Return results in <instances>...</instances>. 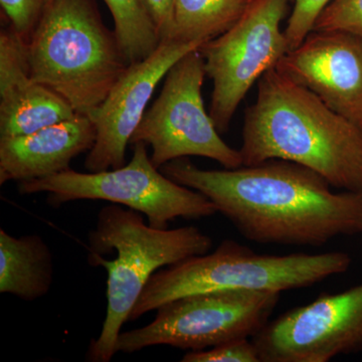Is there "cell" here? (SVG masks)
I'll use <instances>...</instances> for the list:
<instances>
[{"instance_id":"cell-1","label":"cell","mask_w":362,"mask_h":362,"mask_svg":"<svg viewBox=\"0 0 362 362\" xmlns=\"http://www.w3.org/2000/svg\"><path fill=\"white\" fill-rule=\"evenodd\" d=\"M160 170L206 195L252 242L321 247L340 235L362 233V194L334 192L323 176L294 162L273 159L206 170L185 157Z\"/></svg>"},{"instance_id":"cell-2","label":"cell","mask_w":362,"mask_h":362,"mask_svg":"<svg viewBox=\"0 0 362 362\" xmlns=\"http://www.w3.org/2000/svg\"><path fill=\"white\" fill-rule=\"evenodd\" d=\"M243 166L294 162L331 187L362 194V130L275 68L258 81L245 117Z\"/></svg>"},{"instance_id":"cell-3","label":"cell","mask_w":362,"mask_h":362,"mask_svg":"<svg viewBox=\"0 0 362 362\" xmlns=\"http://www.w3.org/2000/svg\"><path fill=\"white\" fill-rule=\"evenodd\" d=\"M89 262L103 266L107 279V310L101 332L90 342L87 358L109 362L123 324L149 279L159 269L209 252L213 240L194 226L168 230L146 223L141 213L119 204L104 206L89 233Z\"/></svg>"},{"instance_id":"cell-4","label":"cell","mask_w":362,"mask_h":362,"mask_svg":"<svg viewBox=\"0 0 362 362\" xmlns=\"http://www.w3.org/2000/svg\"><path fill=\"white\" fill-rule=\"evenodd\" d=\"M25 54L37 82L90 118L129 66L94 0H49Z\"/></svg>"},{"instance_id":"cell-5","label":"cell","mask_w":362,"mask_h":362,"mask_svg":"<svg viewBox=\"0 0 362 362\" xmlns=\"http://www.w3.org/2000/svg\"><path fill=\"white\" fill-rule=\"evenodd\" d=\"M351 258L343 252L259 255L226 240L211 254L190 257L159 269L149 279L130 314V321L161 305L197 293L252 290L282 292L310 287L349 270Z\"/></svg>"},{"instance_id":"cell-6","label":"cell","mask_w":362,"mask_h":362,"mask_svg":"<svg viewBox=\"0 0 362 362\" xmlns=\"http://www.w3.org/2000/svg\"><path fill=\"white\" fill-rule=\"evenodd\" d=\"M146 145L133 144L132 158L121 168L99 173H78L70 168L49 177L18 182V192H47L52 207L82 199L125 206L144 214L150 226L161 230L178 218L197 220L218 214L206 195L159 171L148 156Z\"/></svg>"},{"instance_id":"cell-7","label":"cell","mask_w":362,"mask_h":362,"mask_svg":"<svg viewBox=\"0 0 362 362\" xmlns=\"http://www.w3.org/2000/svg\"><path fill=\"white\" fill-rule=\"evenodd\" d=\"M280 294L228 290L177 298L158 307L151 323L121 332L116 352L133 354L157 345L194 351L252 337L268 323Z\"/></svg>"},{"instance_id":"cell-8","label":"cell","mask_w":362,"mask_h":362,"mask_svg":"<svg viewBox=\"0 0 362 362\" xmlns=\"http://www.w3.org/2000/svg\"><path fill=\"white\" fill-rule=\"evenodd\" d=\"M206 76L199 49L182 57L166 74L160 95L133 133L130 144L150 145L157 168L187 156L213 159L226 169L243 166L240 150L223 141L204 108L202 89Z\"/></svg>"},{"instance_id":"cell-9","label":"cell","mask_w":362,"mask_h":362,"mask_svg":"<svg viewBox=\"0 0 362 362\" xmlns=\"http://www.w3.org/2000/svg\"><path fill=\"white\" fill-rule=\"evenodd\" d=\"M292 0H255L235 25L199 47L207 77L213 81L209 115L226 133L255 83L276 68L290 51L281 30Z\"/></svg>"},{"instance_id":"cell-10","label":"cell","mask_w":362,"mask_h":362,"mask_svg":"<svg viewBox=\"0 0 362 362\" xmlns=\"http://www.w3.org/2000/svg\"><path fill=\"white\" fill-rule=\"evenodd\" d=\"M263 362H327L362 350V285L286 312L252 338Z\"/></svg>"},{"instance_id":"cell-11","label":"cell","mask_w":362,"mask_h":362,"mask_svg":"<svg viewBox=\"0 0 362 362\" xmlns=\"http://www.w3.org/2000/svg\"><path fill=\"white\" fill-rule=\"evenodd\" d=\"M199 47L194 42L165 40L148 58L128 66L90 117L96 141L86 157V170L99 173L125 164L126 149L157 85L182 57Z\"/></svg>"},{"instance_id":"cell-12","label":"cell","mask_w":362,"mask_h":362,"mask_svg":"<svg viewBox=\"0 0 362 362\" xmlns=\"http://www.w3.org/2000/svg\"><path fill=\"white\" fill-rule=\"evenodd\" d=\"M275 69L362 130L361 37L313 30Z\"/></svg>"},{"instance_id":"cell-13","label":"cell","mask_w":362,"mask_h":362,"mask_svg":"<svg viewBox=\"0 0 362 362\" xmlns=\"http://www.w3.org/2000/svg\"><path fill=\"white\" fill-rule=\"evenodd\" d=\"M78 115L65 99L32 77L25 42L11 28L0 33V137L35 132Z\"/></svg>"},{"instance_id":"cell-14","label":"cell","mask_w":362,"mask_h":362,"mask_svg":"<svg viewBox=\"0 0 362 362\" xmlns=\"http://www.w3.org/2000/svg\"><path fill=\"white\" fill-rule=\"evenodd\" d=\"M95 141V124L80 114L28 134L0 137V185L64 173L74 158L89 152Z\"/></svg>"},{"instance_id":"cell-15","label":"cell","mask_w":362,"mask_h":362,"mask_svg":"<svg viewBox=\"0 0 362 362\" xmlns=\"http://www.w3.org/2000/svg\"><path fill=\"white\" fill-rule=\"evenodd\" d=\"M54 282L51 249L39 235L13 237L0 230V293L32 302Z\"/></svg>"},{"instance_id":"cell-16","label":"cell","mask_w":362,"mask_h":362,"mask_svg":"<svg viewBox=\"0 0 362 362\" xmlns=\"http://www.w3.org/2000/svg\"><path fill=\"white\" fill-rule=\"evenodd\" d=\"M255 0H175L170 40L202 45L220 37Z\"/></svg>"},{"instance_id":"cell-17","label":"cell","mask_w":362,"mask_h":362,"mask_svg":"<svg viewBox=\"0 0 362 362\" xmlns=\"http://www.w3.org/2000/svg\"><path fill=\"white\" fill-rule=\"evenodd\" d=\"M114 33L129 65L148 58L161 44L156 23L142 0H104Z\"/></svg>"},{"instance_id":"cell-18","label":"cell","mask_w":362,"mask_h":362,"mask_svg":"<svg viewBox=\"0 0 362 362\" xmlns=\"http://www.w3.org/2000/svg\"><path fill=\"white\" fill-rule=\"evenodd\" d=\"M313 30L349 33L362 39V0H331L317 18Z\"/></svg>"},{"instance_id":"cell-19","label":"cell","mask_w":362,"mask_h":362,"mask_svg":"<svg viewBox=\"0 0 362 362\" xmlns=\"http://www.w3.org/2000/svg\"><path fill=\"white\" fill-rule=\"evenodd\" d=\"M182 362H259V352L249 338L232 340L209 349L188 351Z\"/></svg>"},{"instance_id":"cell-20","label":"cell","mask_w":362,"mask_h":362,"mask_svg":"<svg viewBox=\"0 0 362 362\" xmlns=\"http://www.w3.org/2000/svg\"><path fill=\"white\" fill-rule=\"evenodd\" d=\"M49 0H0L9 28L26 42L39 23Z\"/></svg>"},{"instance_id":"cell-21","label":"cell","mask_w":362,"mask_h":362,"mask_svg":"<svg viewBox=\"0 0 362 362\" xmlns=\"http://www.w3.org/2000/svg\"><path fill=\"white\" fill-rule=\"evenodd\" d=\"M331 0H294L284 33L290 51L301 44L313 30L317 18Z\"/></svg>"},{"instance_id":"cell-22","label":"cell","mask_w":362,"mask_h":362,"mask_svg":"<svg viewBox=\"0 0 362 362\" xmlns=\"http://www.w3.org/2000/svg\"><path fill=\"white\" fill-rule=\"evenodd\" d=\"M153 20L161 42L170 40L175 0H142Z\"/></svg>"}]
</instances>
